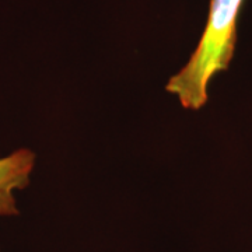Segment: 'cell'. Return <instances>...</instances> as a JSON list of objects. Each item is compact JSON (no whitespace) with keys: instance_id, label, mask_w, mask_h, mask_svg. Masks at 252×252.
Returning <instances> with one entry per match:
<instances>
[{"instance_id":"2","label":"cell","mask_w":252,"mask_h":252,"mask_svg":"<svg viewBox=\"0 0 252 252\" xmlns=\"http://www.w3.org/2000/svg\"><path fill=\"white\" fill-rule=\"evenodd\" d=\"M35 162L36 154L27 147L0 157V217L20 213L16 193L28 187Z\"/></svg>"},{"instance_id":"1","label":"cell","mask_w":252,"mask_h":252,"mask_svg":"<svg viewBox=\"0 0 252 252\" xmlns=\"http://www.w3.org/2000/svg\"><path fill=\"white\" fill-rule=\"evenodd\" d=\"M244 0H210L202 36L187 64L168 80L165 90L182 108L198 111L207 102V89L217 73L225 72L237 45V24Z\"/></svg>"}]
</instances>
